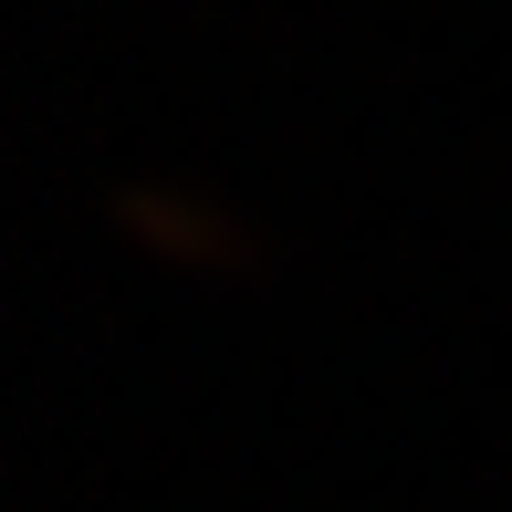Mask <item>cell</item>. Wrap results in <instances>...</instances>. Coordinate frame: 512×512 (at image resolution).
<instances>
[{
  "label": "cell",
  "instance_id": "1",
  "mask_svg": "<svg viewBox=\"0 0 512 512\" xmlns=\"http://www.w3.org/2000/svg\"><path fill=\"white\" fill-rule=\"evenodd\" d=\"M115 230H126L147 262H168V272H241V241H251L220 199L178 189V178H126V189H115Z\"/></svg>",
  "mask_w": 512,
  "mask_h": 512
}]
</instances>
